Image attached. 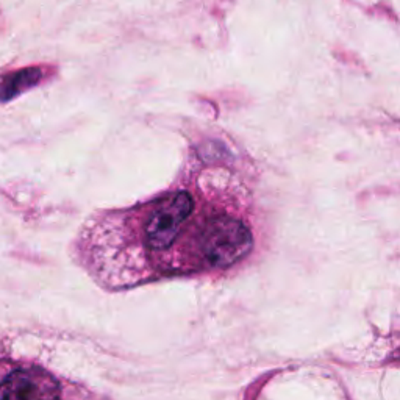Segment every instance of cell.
<instances>
[{
  "label": "cell",
  "instance_id": "cell-3",
  "mask_svg": "<svg viewBox=\"0 0 400 400\" xmlns=\"http://www.w3.org/2000/svg\"><path fill=\"white\" fill-rule=\"evenodd\" d=\"M0 400H82V396L46 371L18 366L0 372Z\"/></svg>",
  "mask_w": 400,
  "mask_h": 400
},
{
  "label": "cell",
  "instance_id": "cell-2",
  "mask_svg": "<svg viewBox=\"0 0 400 400\" xmlns=\"http://www.w3.org/2000/svg\"><path fill=\"white\" fill-rule=\"evenodd\" d=\"M194 199L186 191H177L152 206L144 221V243L152 252H163L177 241L191 213Z\"/></svg>",
  "mask_w": 400,
  "mask_h": 400
},
{
  "label": "cell",
  "instance_id": "cell-1",
  "mask_svg": "<svg viewBox=\"0 0 400 400\" xmlns=\"http://www.w3.org/2000/svg\"><path fill=\"white\" fill-rule=\"evenodd\" d=\"M200 260L205 266L226 269L249 255L255 246L251 223L238 213L210 216L197 235Z\"/></svg>",
  "mask_w": 400,
  "mask_h": 400
}]
</instances>
